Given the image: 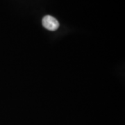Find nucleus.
Returning a JSON list of instances; mask_svg holds the SVG:
<instances>
[{
  "instance_id": "obj_1",
  "label": "nucleus",
  "mask_w": 125,
  "mask_h": 125,
  "mask_svg": "<svg viewBox=\"0 0 125 125\" xmlns=\"http://www.w3.org/2000/svg\"><path fill=\"white\" fill-rule=\"evenodd\" d=\"M42 25L49 31H56L59 27L58 20L51 15H46L42 19Z\"/></svg>"
}]
</instances>
